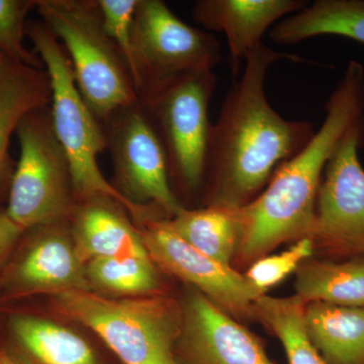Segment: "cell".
<instances>
[{
	"instance_id": "15",
	"label": "cell",
	"mask_w": 364,
	"mask_h": 364,
	"mask_svg": "<svg viewBox=\"0 0 364 364\" xmlns=\"http://www.w3.org/2000/svg\"><path fill=\"white\" fill-rule=\"evenodd\" d=\"M121 205L107 198L77 203L70 218L76 252L85 264L112 257L150 258L140 230L124 215Z\"/></svg>"
},
{
	"instance_id": "19",
	"label": "cell",
	"mask_w": 364,
	"mask_h": 364,
	"mask_svg": "<svg viewBox=\"0 0 364 364\" xmlns=\"http://www.w3.org/2000/svg\"><path fill=\"white\" fill-rule=\"evenodd\" d=\"M166 221L170 229L188 245L224 264L231 265L240 247L243 233L240 208L184 207Z\"/></svg>"
},
{
	"instance_id": "14",
	"label": "cell",
	"mask_w": 364,
	"mask_h": 364,
	"mask_svg": "<svg viewBox=\"0 0 364 364\" xmlns=\"http://www.w3.org/2000/svg\"><path fill=\"white\" fill-rule=\"evenodd\" d=\"M306 0H198L193 16L205 30L226 36L232 67L262 43L269 28L308 6Z\"/></svg>"
},
{
	"instance_id": "17",
	"label": "cell",
	"mask_w": 364,
	"mask_h": 364,
	"mask_svg": "<svg viewBox=\"0 0 364 364\" xmlns=\"http://www.w3.org/2000/svg\"><path fill=\"white\" fill-rule=\"evenodd\" d=\"M305 324L326 364H364V306L306 304Z\"/></svg>"
},
{
	"instance_id": "12",
	"label": "cell",
	"mask_w": 364,
	"mask_h": 364,
	"mask_svg": "<svg viewBox=\"0 0 364 364\" xmlns=\"http://www.w3.org/2000/svg\"><path fill=\"white\" fill-rule=\"evenodd\" d=\"M176 358L179 364H277L255 335L200 291L184 305Z\"/></svg>"
},
{
	"instance_id": "21",
	"label": "cell",
	"mask_w": 364,
	"mask_h": 364,
	"mask_svg": "<svg viewBox=\"0 0 364 364\" xmlns=\"http://www.w3.org/2000/svg\"><path fill=\"white\" fill-rule=\"evenodd\" d=\"M296 272V296L306 304L364 306V260L310 261Z\"/></svg>"
},
{
	"instance_id": "24",
	"label": "cell",
	"mask_w": 364,
	"mask_h": 364,
	"mask_svg": "<svg viewBox=\"0 0 364 364\" xmlns=\"http://www.w3.org/2000/svg\"><path fill=\"white\" fill-rule=\"evenodd\" d=\"M37 0H0V54L33 68L45 69L39 55L25 45L28 14Z\"/></svg>"
},
{
	"instance_id": "9",
	"label": "cell",
	"mask_w": 364,
	"mask_h": 364,
	"mask_svg": "<svg viewBox=\"0 0 364 364\" xmlns=\"http://www.w3.org/2000/svg\"><path fill=\"white\" fill-rule=\"evenodd\" d=\"M114 188L139 207L171 219L184 208L170 183L166 154L142 100L117 109L104 124Z\"/></svg>"
},
{
	"instance_id": "22",
	"label": "cell",
	"mask_w": 364,
	"mask_h": 364,
	"mask_svg": "<svg viewBox=\"0 0 364 364\" xmlns=\"http://www.w3.org/2000/svg\"><path fill=\"white\" fill-rule=\"evenodd\" d=\"M306 306L296 294L289 298L262 294L254 303L253 313L279 338L289 364H326L306 333Z\"/></svg>"
},
{
	"instance_id": "11",
	"label": "cell",
	"mask_w": 364,
	"mask_h": 364,
	"mask_svg": "<svg viewBox=\"0 0 364 364\" xmlns=\"http://www.w3.org/2000/svg\"><path fill=\"white\" fill-rule=\"evenodd\" d=\"M167 219H150L141 224V235L152 262L193 284L223 310L253 313L262 296L245 274L191 247L174 233Z\"/></svg>"
},
{
	"instance_id": "27",
	"label": "cell",
	"mask_w": 364,
	"mask_h": 364,
	"mask_svg": "<svg viewBox=\"0 0 364 364\" xmlns=\"http://www.w3.org/2000/svg\"><path fill=\"white\" fill-rule=\"evenodd\" d=\"M23 233L25 232L9 219L6 210H0V268Z\"/></svg>"
},
{
	"instance_id": "4",
	"label": "cell",
	"mask_w": 364,
	"mask_h": 364,
	"mask_svg": "<svg viewBox=\"0 0 364 364\" xmlns=\"http://www.w3.org/2000/svg\"><path fill=\"white\" fill-rule=\"evenodd\" d=\"M36 11L65 49L76 85L100 124L139 100L128 65L105 32L97 0H37Z\"/></svg>"
},
{
	"instance_id": "23",
	"label": "cell",
	"mask_w": 364,
	"mask_h": 364,
	"mask_svg": "<svg viewBox=\"0 0 364 364\" xmlns=\"http://www.w3.org/2000/svg\"><path fill=\"white\" fill-rule=\"evenodd\" d=\"M151 258L112 257L91 260L85 264L91 287L109 293L139 296L154 294L158 279Z\"/></svg>"
},
{
	"instance_id": "5",
	"label": "cell",
	"mask_w": 364,
	"mask_h": 364,
	"mask_svg": "<svg viewBox=\"0 0 364 364\" xmlns=\"http://www.w3.org/2000/svg\"><path fill=\"white\" fill-rule=\"evenodd\" d=\"M55 309L100 337L124 364H179L182 312L163 296L114 299L92 291L53 294Z\"/></svg>"
},
{
	"instance_id": "3",
	"label": "cell",
	"mask_w": 364,
	"mask_h": 364,
	"mask_svg": "<svg viewBox=\"0 0 364 364\" xmlns=\"http://www.w3.org/2000/svg\"><path fill=\"white\" fill-rule=\"evenodd\" d=\"M26 37L39 55L51 82L53 127L70 162L77 202L111 198L141 225L155 217L152 210L127 200L105 179L98 156L107 150L104 127L86 105L74 77L68 55L60 41L42 21H28Z\"/></svg>"
},
{
	"instance_id": "10",
	"label": "cell",
	"mask_w": 364,
	"mask_h": 364,
	"mask_svg": "<svg viewBox=\"0 0 364 364\" xmlns=\"http://www.w3.org/2000/svg\"><path fill=\"white\" fill-rule=\"evenodd\" d=\"M364 121L348 132L326 167L310 238L340 256H364Z\"/></svg>"
},
{
	"instance_id": "16",
	"label": "cell",
	"mask_w": 364,
	"mask_h": 364,
	"mask_svg": "<svg viewBox=\"0 0 364 364\" xmlns=\"http://www.w3.org/2000/svg\"><path fill=\"white\" fill-rule=\"evenodd\" d=\"M51 97L46 69L26 66L0 54V198L6 193L9 196L16 169L11 142L18 124L33 109L49 107Z\"/></svg>"
},
{
	"instance_id": "25",
	"label": "cell",
	"mask_w": 364,
	"mask_h": 364,
	"mask_svg": "<svg viewBox=\"0 0 364 364\" xmlns=\"http://www.w3.org/2000/svg\"><path fill=\"white\" fill-rule=\"evenodd\" d=\"M315 246L312 238L304 237L284 252L255 260L245 275L258 291L264 294L267 289L298 270L311 257Z\"/></svg>"
},
{
	"instance_id": "26",
	"label": "cell",
	"mask_w": 364,
	"mask_h": 364,
	"mask_svg": "<svg viewBox=\"0 0 364 364\" xmlns=\"http://www.w3.org/2000/svg\"><path fill=\"white\" fill-rule=\"evenodd\" d=\"M139 0H97L105 30L124 57L131 77L133 72L134 18Z\"/></svg>"
},
{
	"instance_id": "18",
	"label": "cell",
	"mask_w": 364,
	"mask_h": 364,
	"mask_svg": "<svg viewBox=\"0 0 364 364\" xmlns=\"http://www.w3.org/2000/svg\"><path fill=\"white\" fill-rule=\"evenodd\" d=\"M326 35L364 44V0H317L279 21L269 32L272 42L282 45Z\"/></svg>"
},
{
	"instance_id": "1",
	"label": "cell",
	"mask_w": 364,
	"mask_h": 364,
	"mask_svg": "<svg viewBox=\"0 0 364 364\" xmlns=\"http://www.w3.org/2000/svg\"><path fill=\"white\" fill-rule=\"evenodd\" d=\"M282 59L306 62L261 43L248 55L243 74L228 91L210 127L203 178L205 205L242 208L253 202L277 170L315 134L312 123L284 119L268 102L267 73Z\"/></svg>"
},
{
	"instance_id": "7",
	"label": "cell",
	"mask_w": 364,
	"mask_h": 364,
	"mask_svg": "<svg viewBox=\"0 0 364 364\" xmlns=\"http://www.w3.org/2000/svg\"><path fill=\"white\" fill-rule=\"evenodd\" d=\"M215 83L214 70H198L140 98L164 148L170 183L186 193L203 186L212 127L208 105Z\"/></svg>"
},
{
	"instance_id": "13",
	"label": "cell",
	"mask_w": 364,
	"mask_h": 364,
	"mask_svg": "<svg viewBox=\"0 0 364 364\" xmlns=\"http://www.w3.org/2000/svg\"><path fill=\"white\" fill-rule=\"evenodd\" d=\"M38 233L6 277L14 294L92 291L72 238L70 220L35 228Z\"/></svg>"
},
{
	"instance_id": "20",
	"label": "cell",
	"mask_w": 364,
	"mask_h": 364,
	"mask_svg": "<svg viewBox=\"0 0 364 364\" xmlns=\"http://www.w3.org/2000/svg\"><path fill=\"white\" fill-rule=\"evenodd\" d=\"M14 340L35 364H97L85 339L68 328L33 316H14Z\"/></svg>"
},
{
	"instance_id": "6",
	"label": "cell",
	"mask_w": 364,
	"mask_h": 364,
	"mask_svg": "<svg viewBox=\"0 0 364 364\" xmlns=\"http://www.w3.org/2000/svg\"><path fill=\"white\" fill-rule=\"evenodd\" d=\"M16 135L20 157L6 215L23 232L70 220L78 202L70 162L55 133L50 105L26 114Z\"/></svg>"
},
{
	"instance_id": "8",
	"label": "cell",
	"mask_w": 364,
	"mask_h": 364,
	"mask_svg": "<svg viewBox=\"0 0 364 364\" xmlns=\"http://www.w3.org/2000/svg\"><path fill=\"white\" fill-rule=\"evenodd\" d=\"M132 46L139 98L191 72L214 70L221 61L217 38L184 23L163 0H139Z\"/></svg>"
},
{
	"instance_id": "2",
	"label": "cell",
	"mask_w": 364,
	"mask_h": 364,
	"mask_svg": "<svg viewBox=\"0 0 364 364\" xmlns=\"http://www.w3.org/2000/svg\"><path fill=\"white\" fill-rule=\"evenodd\" d=\"M320 128L277 170L253 202L240 208L242 260H257L280 244L310 237L326 167L345 136L364 121V67L349 62L326 104Z\"/></svg>"
},
{
	"instance_id": "28",
	"label": "cell",
	"mask_w": 364,
	"mask_h": 364,
	"mask_svg": "<svg viewBox=\"0 0 364 364\" xmlns=\"http://www.w3.org/2000/svg\"><path fill=\"white\" fill-rule=\"evenodd\" d=\"M0 364H21L14 358L6 353V352L0 350Z\"/></svg>"
}]
</instances>
